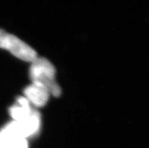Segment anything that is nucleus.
<instances>
[{"mask_svg": "<svg viewBox=\"0 0 149 148\" xmlns=\"http://www.w3.org/2000/svg\"><path fill=\"white\" fill-rule=\"evenodd\" d=\"M17 103L18 105H21L22 107H30V102L25 97H19L17 99Z\"/></svg>", "mask_w": 149, "mask_h": 148, "instance_id": "6", "label": "nucleus"}, {"mask_svg": "<svg viewBox=\"0 0 149 148\" xmlns=\"http://www.w3.org/2000/svg\"><path fill=\"white\" fill-rule=\"evenodd\" d=\"M24 94L29 102L36 107H43L49 98V93L47 90L33 84L25 88Z\"/></svg>", "mask_w": 149, "mask_h": 148, "instance_id": "3", "label": "nucleus"}, {"mask_svg": "<svg viewBox=\"0 0 149 148\" xmlns=\"http://www.w3.org/2000/svg\"><path fill=\"white\" fill-rule=\"evenodd\" d=\"M30 76L32 84L47 90L55 97L61 95V89L55 81V69L52 63L44 58H36L31 62Z\"/></svg>", "mask_w": 149, "mask_h": 148, "instance_id": "1", "label": "nucleus"}, {"mask_svg": "<svg viewBox=\"0 0 149 148\" xmlns=\"http://www.w3.org/2000/svg\"><path fill=\"white\" fill-rule=\"evenodd\" d=\"M31 107H24L21 105H14L9 109V113L15 122H20L26 119L32 113Z\"/></svg>", "mask_w": 149, "mask_h": 148, "instance_id": "4", "label": "nucleus"}, {"mask_svg": "<svg viewBox=\"0 0 149 148\" xmlns=\"http://www.w3.org/2000/svg\"><path fill=\"white\" fill-rule=\"evenodd\" d=\"M2 49L8 50L15 57L25 61L32 62L37 58L36 52L30 45L9 33L6 36Z\"/></svg>", "mask_w": 149, "mask_h": 148, "instance_id": "2", "label": "nucleus"}, {"mask_svg": "<svg viewBox=\"0 0 149 148\" xmlns=\"http://www.w3.org/2000/svg\"><path fill=\"white\" fill-rule=\"evenodd\" d=\"M7 148H28V144L25 138H12L8 144Z\"/></svg>", "mask_w": 149, "mask_h": 148, "instance_id": "5", "label": "nucleus"}]
</instances>
